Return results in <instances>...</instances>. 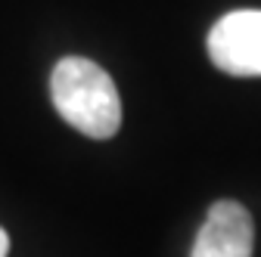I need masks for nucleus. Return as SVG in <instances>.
<instances>
[{
	"mask_svg": "<svg viewBox=\"0 0 261 257\" xmlns=\"http://www.w3.org/2000/svg\"><path fill=\"white\" fill-rule=\"evenodd\" d=\"M212 62L233 78H261V10H233L208 31Z\"/></svg>",
	"mask_w": 261,
	"mask_h": 257,
	"instance_id": "2",
	"label": "nucleus"
},
{
	"mask_svg": "<svg viewBox=\"0 0 261 257\" xmlns=\"http://www.w3.org/2000/svg\"><path fill=\"white\" fill-rule=\"evenodd\" d=\"M255 227L240 202H215L193 242L190 257H252Z\"/></svg>",
	"mask_w": 261,
	"mask_h": 257,
	"instance_id": "3",
	"label": "nucleus"
},
{
	"mask_svg": "<svg viewBox=\"0 0 261 257\" xmlns=\"http://www.w3.org/2000/svg\"><path fill=\"white\" fill-rule=\"evenodd\" d=\"M7 251H10V236L0 230V257H7Z\"/></svg>",
	"mask_w": 261,
	"mask_h": 257,
	"instance_id": "4",
	"label": "nucleus"
},
{
	"mask_svg": "<svg viewBox=\"0 0 261 257\" xmlns=\"http://www.w3.org/2000/svg\"><path fill=\"white\" fill-rule=\"evenodd\" d=\"M50 96L56 112L78 134L109 140L121 127V100L115 81L103 66L84 56H65L50 75Z\"/></svg>",
	"mask_w": 261,
	"mask_h": 257,
	"instance_id": "1",
	"label": "nucleus"
}]
</instances>
